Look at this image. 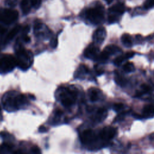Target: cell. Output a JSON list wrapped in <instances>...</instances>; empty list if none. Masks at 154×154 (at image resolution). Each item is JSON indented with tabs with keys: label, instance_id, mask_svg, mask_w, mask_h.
Instances as JSON below:
<instances>
[{
	"label": "cell",
	"instance_id": "cell-1",
	"mask_svg": "<svg viewBox=\"0 0 154 154\" xmlns=\"http://www.w3.org/2000/svg\"><path fill=\"white\" fill-rule=\"evenodd\" d=\"M4 108L8 111H14L28 103L27 97L22 94H16L15 92L6 93L2 97Z\"/></svg>",
	"mask_w": 154,
	"mask_h": 154
},
{
	"label": "cell",
	"instance_id": "cell-2",
	"mask_svg": "<svg viewBox=\"0 0 154 154\" xmlns=\"http://www.w3.org/2000/svg\"><path fill=\"white\" fill-rule=\"evenodd\" d=\"M16 60L17 66L23 70H26L33 63V55L28 50L23 48H18L16 52Z\"/></svg>",
	"mask_w": 154,
	"mask_h": 154
},
{
	"label": "cell",
	"instance_id": "cell-3",
	"mask_svg": "<svg viewBox=\"0 0 154 154\" xmlns=\"http://www.w3.org/2000/svg\"><path fill=\"white\" fill-rule=\"evenodd\" d=\"M78 96V90L74 87H63L60 89L59 97L61 104L70 107L74 104Z\"/></svg>",
	"mask_w": 154,
	"mask_h": 154
},
{
	"label": "cell",
	"instance_id": "cell-4",
	"mask_svg": "<svg viewBox=\"0 0 154 154\" xmlns=\"http://www.w3.org/2000/svg\"><path fill=\"white\" fill-rule=\"evenodd\" d=\"M87 19L93 24H99L103 21L104 11L103 7L97 6L88 9L85 12Z\"/></svg>",
	"mask_w": 154,
	"mask_h": 154
},
{
	"label": "cell",
	"instance_id": "cell-5",
	"mask_svg": "<svg viewBox=\"0 0 154 154\" xmlns=\"http://www.w3.org/2000/svg\"><path fill=\"white\" fill-rule=\"evenodd\" d=\"M17 66L16 60L10 54H4L0 58V73H5L12 71Z\"/></svg>",
	"mask_w": 154,
	"mask_h": 154
},
{
	"label": "cell",
	"instance_id": "cell-6",
	"mask_svg": "<svg viewBox=\"0 0 154 154\" xmlns=\"http://www.w3.org/2000/svg\"><path fill=\"white\" fill-rule=\"evenodd\" d=\"M18 11L10 8H0V22L11 24L18 18Z\"/></svg>",
	"mask_w": 154,
	"mask_h": 154
},
{
	"label": "cell",
	"instance_id": "cell-7",
	"mask_svg": "<svg viewBox=\"0 0 154 154\" xmlns=\"http://www.w3.org/2000/svg\"><path fill=\"white\" fill-rule=\"evenodd\" d=\"M120 51V49L117 46L108 45L105 48L103 51L100 54H99L96 60L100 61H105L110 55L115 54Z\"/></svg>",
	"mask_w": 154,
	"mask_h": 154
},
{
	"label": "cell",
	"instance_id": "cell-8",
	"mask_svg": "<svg viewBox=\"0 0 154 154\" xmlns=\"http://www.w3.org/2000/svg\"><path fill=\"white\" fill-rule=\"evenodd\" d=\"M81 141L84 144H90L96 140V135L91 129H86L80 135Z\"/></svg>",
	"mask_w": 154,
	"mask_h": 154
},
{
	"label": "cell",
	"instance_id": "cell-9",
	"mask_svg": "<svg viewBox=\"0 0 154 154\" xmlns=\"http://www.w3.org/2000/svg\"><path fill=\"white\" fill-rule=\"evenodd\" d=\"M117 133V129L112 126H106L100 132V137L103 140H109L115 137Z\"/></svg>",
	"mask_w": 154,
	"mask_h": 154
},
{
	"label": "cell",
	"instance_id": "cell-10",
	"mask_svg": "<svg viewBox=\"0 0 154 154\" xmlns=\"http://www.w3.org/2000/svg\"><path fill=\"white\" fill-rule=\"evenodd\" d=\"M106 35V30L104 27H99L93 33V41L97 44L102 43Z\"/></svg>",
	"mask_w": 154,
	"mask_h": 154
},
{
	"label": "cell",
	"instance_id": "cell-11",
	"mask_svg": "<svg viewBox=\"0 0 154 154\" xmlns=\"http://www.w3.org/2000/svg\"><path fill=\"white\" fill-rule=\"evenodd\" d=\"M99 48L93 44L90 45L84 51V56L87 58L96 60L99 55Z\"/></svg>",
	"mask_w": 154,
	"mask_h": 154
},
{
	"label": "cell",
	"instance_id": "cell-12",
	"mask_svg": "<svg viewBox=\"0 0 154 154\" xmlns=\"http://www.w3.org/2000/svg\"><path fill=\"white\" fill-rule=\"evenodd\" d=\"M143 117L152 118L154 117V105L149 104L143 107Z\"/></svg>",
	"mask_w": 154,
	"mask_h": 154
},
{
	"label": "cell",
	"instance_id": "cell-13",
	"mask_svg": "<svg viewBox=\"0 0 154 154\" xmlns=\"http://www.w3.org/2000/svg\"><path fill=\"white\" fill-rule=\"evenodd\" d=\"M125 11V7L122 3H117L109 8V12L118 15L123 14Z\"/></svg>",
	"mask_w": 154,
	"mask_h": 154
},
{
	"label": "cell",
	"instance_id": "cell-14",
	"mask_svg": "<svg viewBox=\"0 0 154 154\" xmlns=\"http://www.w3.org/2000/svg\"><path fill=\"white\" fill-rule=\"evenodd\" d=\"M134 55H135V52L133 51H131V52H126L124 55H120V56L117 57L114 60V64H116V66H120L122 63L123 61H124L125 60H126L127 59L132 58Z\"/></svg>",
	"mask_w": 154,
	"mask_h": 154
},
{
	"label": "cell",
	"instance_id": "cell-15",
	"mask_svg": "<svg viewBox=\"0 0 154 154\" xmlns=\"http://www.w3.org/2000/svg\"><path fill=\"white\" fill-rule=\"evenodd\" d=\"M106 114H107L106 110L104 108H100L97 110V112L94 117V120L97 122H101L105 119V117H106Z\"/></svg>",
	"mask_w": 154,
	"mask_h": 154
},
{
	"label": "cell",
	"instance_id": "cell-16",
	"mask_svg": "<svg viewBox=\"0 0 154 154\" xmlns=\"http://www.w3.org/2000/svg\"><path fill=\"white\" fill-rule=\"evenodd\" d=\"M31 6L29 0H22L20 2V8L24 14H27L30 11Z\"/></svg>",
	"mask_w": 154,
	"mask_h": 154
},
{
	"label": "cell",
	"instance_id": "cell-17",
	"mask_svg": "<svg viewBox=\"0 0 154 154\" xmlns=\"http://www.w3.org/2000/svg\"><path fill=\"white\" fill-rule=\"evenodd\" d=\"M88 96L91 101H97L99 99V90L97 88H91L88 90Z\"/></svg>",
	"mask_w": 154,
	"mask_h": 154
},
{
	"label": "cell",
	"instance_id": "cell-18",
	"mask_svg": "<svg viewBox=\"0 0 154 154\" xmlns=\"http://www.w3.org/2000/svg\"><path fill=\"white\" fill-rule=\"evenodd\" d=\"M88 72V69L87 68V67L84 64H81L79 66L78 69L76 70L75 76L76 78H81V76H82L84 75L87 73Z\"/></svg>",
	"mask_w": 154,
	"mask_h": 154
},
{
	"label": "cell",
	"instance_id": "cell-19",
	"mask_svg": "<svg viewBox=\"0 0 154 154\" xmlns=\"http://www.w3.org/2000/svg\"><path fill=\"white\" fill-rule=\"evenodd\" d=\"M21 27L20 25H17L16 26H14L7 34V37H6V40L7 41H10L11 40H12L15 36L19 32V31H20Z\"/></svg>",
	"mask_w": 154,
	"mask_h": 154
},
{
	"label": "cell",
	"instance_id": "cell-20",
	"mask_svg": "<svg viewBox=\"0 0 154 154\" xmlns=\"http://www.w3.org/2000/svg\"><path fill=\"white\" fill-rule=\"evenodd\" d=\"M121 40L125 46L130 47L132 46L131 37L128 34H123L121 37Z\"/></svg>",
	"mask_w": 154,
	"mask_h": 154
},
{
	"label": "cell",
	"instance_id": "cell-21",
	"mask_svg": "<svg viewBox=\"0 0 154 154\" xmlns=\"http://www.w3.org/2000/svg\"><path fill=\"white\" fill-rule=\"evenodd\" d=\"M123 69L126 72L129 73L134 72L135 70V66L132 62L128 61L123 65Z\"/></svg>",
	"mask_w": 154,
	"mask_h": 154
},
{
	"label": "cell",
	"instance_id": "cell-22",
	"mask_svg": "<svg viewBox=\"0 0 154 154\" xmlns=\"http://www.w3.org/2000/svg\"><path fill=\"white\" fill-rule=\"evenodd\" d=\"M115 81L118 85L123 86L125 84L126 80L122 76H120L119 75H117L115 76Z\"/></svg>",
	"mask_w": 154,
	"mask_h": 154
},
{
	"label": "cell",
	"instance_id": "cell-23",
	"mask_svg": "<svg viewBox=\"0 0 154 154\" xmlns=\"http://www.w3.org/2000/svg\"><path fill=\"white\" fill-rule=\"evenodd\" d=\"M144 7L146 9H149L154 7V0H146L144 3Z\"/></svg>",
	"mask_w": 154,
	"mask_h": 154
},
{
	"label": "cell",
	"instance_id": "cell-24",
	"mask_svg": "<svg viewBox=\"0 0 154 154\" xmlns=\"http://www.w3.org/2000/svg\"><path fill=\"white\" fill-rule=\"evenodd\" d=\"M32 7H34V8H38L41 5V2H42V0H29Z\"/></svg>",
	"mask_w": 154,
	"mask_h": 154
},
{
	"label": "cell",
	"instance_id": "cell-25",
	"mask_svg": "<svg viewBox=\"0 0 154 154\" xmlns=\"http://www.w3.org/2000/svg\"><path fill=\"white\" fill-rule=\"evenodd\" d=\"M124 107V105L122 103H115L113 106V109L116 111H121Z\"/></svg>",
	"mask_w": 154,
	"mask_h": 154
},
{
	"label": "cell",
	"instance_id": "cell-26",
	"mask_svg": "<svg viewBox=\"0 0 154 154\" xmlns=\"http://www.w3.org/2000/svg\"><path fill=\"white\" fill-rule=\"evenodd\" d=\"M141 87L143 90V91H144V92H149L152 90V88L150 85L146 84H143L141 85Z\"/></svg>",
	"mask_w": 154,
	"mask_h": 154
},
{
	"label": "cell",
	"instance_id": "cell-27",
	"mask_svg": "<svg viewBox=\"0 0 154 154\" xmlns=\"http://www.w3.org/2000/svg\"><path fill=\"white\" fill-rule=\"evenodd\" d=\"M17 0H6L5 4L10 7H13L16 6V5L17 4Z\"/></svg>",
	"mask_w": 154,
	"mask_h": 154
},
{
	"label": "cell",
	"instance_id": "cell-28",
	"mask_svg": "<svg viewBox=\"0 0 154 154\" xmlns=\"http://www.w3.org/2000/svg\"><path fill=\"white\" fill-rule=\"evenodd\" d=\"M51 45L52 46V48H55L57 46V45H58V38H57V37H54L51 42Z\"/></svg>",
	"mask_w": 154,
	"mask_h": 154
},
{
	"label": "cell",
	"instance_id": "cell-29",
	"mask_svg": "<svg viewBox=\"0 0 154 154\" xmlns=\"http://www.w3.org/2000/svg\"><path fill=\"white\" fill-rule=\"evenodd\" d=\"M31 151L34 153H41V150L37 146H32L31 148Z\"/></svg>",
	"mask_w": 154,
	"mask_h": 154
},
{
	"label": "cell",
	"instance_id": "cell-30",
	"mask_svg": "<svg viewBox=\"0 0 154 154\" xmlns=\"http://www.w3.org/2000/svg\"><path fill=\"white\" fill-rule=\"evenodd\" d=\"M125 114H126V112H121V113L119 114L117 116V117L115 119V121H116H116L120 120L121 119H122L124 117V116H125Z\"/></svg>",
	"mask_w": 154,
	"mask_h": 154
},
{
	"label": "cell",
	"instance_id": "cell-31",
	"mask_svg": "<svg viewBox=\"0 0 154 154\" xmlns=\"http://www.w3.org/2000/svg\"><path fill=\"white\" fill-rule=\"evenodd\" d=\"M29 29H30V28L29 26H25L22 29V32H23V35L27 34V33L29 31Z\"/></svg>",
	"mask_w": 154,
	"mask_h": 154
},
{
	"label": "cell",
	"instance_id": "cell-32",
	"mask_svg": "<svg viewBox=\"0 0 154 154\" xmlns=\"http://www.w3.org/2000/svg\"><path fill=\"white\" fill-rule=\"evenodd\" d=\"M23 40H24V42H25L26 43H28L31 41L30 37L29 36L27 35V34H24L23 37Z\"/></svg>",
	"mask_w": 154,
	"mask_h": 154
},
{
	"label": "cell",
	"instance_id": "cell-33",
	"mask_svg": "<svg viewBox=\"0 0 154 154\" xmlns=\"http://www.w3.org/2000/svg\"><path fill=\"white\" fill-rule=\"evenodd\" d=\"M38 131L40 132H45L47 131V128L44 126H41L38 128Z\"/></svg>",
	"mask_w": 154,
	"mask_h": 154
},
{
	"label": "cell",
	"instance_id": "cell-34",
	"mask_svg": "<svg viewBox=\"0 0 154 154\" xmlns=\"http://www.w3.org/2000/svg\"><path fill=\"white\" fill-rule=\"evenodd\" d=\"M6 32V29L0 26V34H3Z\"/></svg>",
	"mask_w": 154,
	"mask_h": 154
},
{
	"label": "cell",
	"instance_id": "cell-35",
	"mask_svg": "<svg viewBox=\"0 0 154 154\" xmlns=\"http://www.w3.org/2000/svg\"><path fill=\"white\" fill-rule=\"evenodd\" d=\"M133 115H134V117H135V118H137V119H141V118H142V116H141L140 115H139V114H133Z\"/></svg>",
	"mask_w": 154,
	"mask_h": 154
},
{
	"label": "cell",
	"instance_id": "cell-36",
	"mask_svg": "<svg viewBox=\"0 0 154 154\" xmlns=\"http://www.w3.org/2000/svg\"><path fill=\"white\" fill-rule=\"evenodd\" d=\"M107 4H109L110 3H111L112 2V1H113V0H104Z\"/></svg>",
	"mask_w": 154,
	"mask_h": 154
},
{
	"label": "cell",
	"instance_id": "cell-37",
	"mask_svg": "<svg viewBox=\"0 0 154 154\" xmlns=\"http://www.w3.org/2000/svg\"><path fill=\"white\" fill-rule=\"evenodd\" d=\"M150 139H153V138H154V133L150 135Z\"/></svg>",
	"mask_w": 154,
	"mask_h": 154
},
{
	"label": "cell",
	"instance_id": "cell-38",
	"mask_svg": "<svg viewBox=\"0 0 154 154\" xmlns=\"http://www.w3.org/2000/svg\"><path fill=\"white\" fill-rule=\"evenodd\" d=\"M1 108L0 106V115H1Z\"/></svg>",
	"mask_w": 154,
	"mask_h": 154
}]
</instances>
